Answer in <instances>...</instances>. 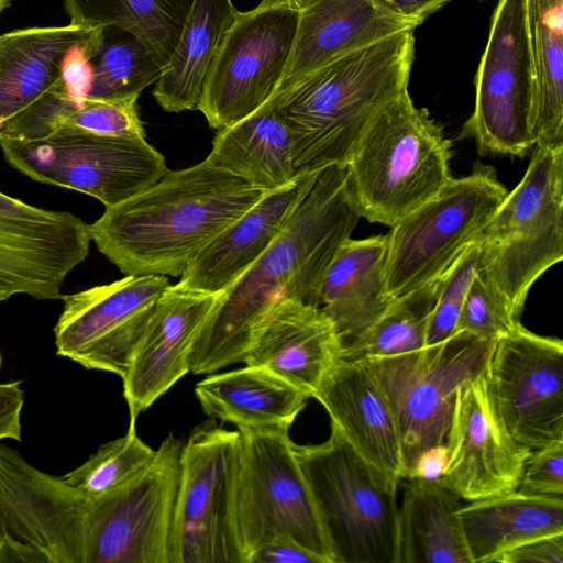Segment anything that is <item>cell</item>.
I'll return each mask as SVG.
<instances>
[{
	"mask_svg": "<svg viewBox=\"0 0 563 563\" xmlns=\"http://www.w3.org/2000/svg\"><path fill=\"white\" fill-rule=\"evenodd\" d=\"M361 214L345 165L318 170L285 229L227 291L189 355V372L211 374L242 362L255 332L283 299L319 307L323 275Z\"/></svg>",
	"mask_w": 563,
	"mask_h": 563,
	"instance_id": "obj_1",
	"label": "cell"
},
{
	"mask_svg": "<svg viewBox=\"0 0 563 563\" xmlns=\"http://www.w3.org/2000/svg\"><path fill=\"white\" fill-rule=\"evenodd\" d=\"M266 192L203 159L106 207L90 238L124 275L177 277Z\"/></svg>",
	"mask_w": 563,
	"mask_h": 563,
	"instance_id": "obj_2",
	"label": "cell"
},
{
	"mask_svg": "<svg viewBox=\"0 0 563 563\" xmlns=\"http://www.w3.org/2000/svg\"><path fill=\"white\" fill-rule=\"evenodd\" d=\"M413 31L342 56L268 100L287 123L296 175L346 165L375 115L408 90Z\"/></svg>",
	"mask_w": 563,
	"mask_h": 563,
	"instance_id": "obj_3",
	"label": "cell"
},
{
	"mask_svg": "<svg viewBox=\"0 0 563 563\" xmlns=\"http://www.w3.org/2000/svg\"><path fill=\"white\" fill-rule=\"evenodd\" d=\"M450 159L442 128L404 91L371 121L345 165L361 218L393 227L446 186Z\"/></svg>",
	"mask_w": 563,
	"mask_h": 563,
	"instance_id": "obj_4",
	"label": "cell"
},
{
	"mask_svg": "<svg viewBox=\"0 0 563 563\" xmlns=\"http://www.w3.org/2000/svg\"><path fill=\"white\" fill-rule=\"evenodd\" d=\"M474 243L477 272L520 318L532 285L563 258V146H534L522 179Z\"/></svg>",
	"mask_w": 563,
	"mask_h": 563,
	"instance_id": "obj_5",
	"label": "cell"
},
{
	"mask_svg": "<svg viewBox=\"0 0 563 563\" xmlns=\"http://www.w3.org/2000/svg\"><path fill=\"white\" fill-rule=\"evenodd\" d=\"M294 452L333 563H399L397 489L332 424L327 441L294 443Z\"/></svg>",
	"mask_w": 563,
	"mask_h": 563,
	"instance_id": "obj_6",
	"label": "cell"
},
{
	"mask_svg": "<svg viewBox=\"0 0 563 563\" xmlns=\"http://www.w3.org/2000/svg\"><path fill=\"white\" fill-rule=\"evenodd\" d=\"M495 341L455 332L417 351L361 358L393 411L404 478H411L427 451L444 444L455 393L485 371Z\"/></svg>",
	"mask_w": 563,
	"mask_h": 563,
	"instance_id": "obj_7",
	"label": "cell"
},
{
	"mask_svg": "<svg viewBox=\"0 0 563 563\" xmlns=\"http://www.w3.org/2000/svg\"><path fill=\"white\" fill-rule=\"evenodd\" d=\"M506 195L495 169L478 164L390 227L389 296L400 298L438 282L474 243Z\"/></svg>",
	"mask_w": 563,
	"mask_h": 563,
	"instance_id": "obj_8",
	"label": "cell"
},
{
	"mask_svg": "<svg viewBox=\"0 0 563 563\" xmlns=\"http://www.w3.org/2000/svg\"><path fill=\"white\" fill-rule=\"evenodd\" d=\"M240 432L197 427L183 444L170 563H245L238 526Z\"/></svg>",
	"mask_w": 563,
	"mask_h": 563,
	"instance_id": "obj_9",
	"label": "cell"
},
{
	"mask_svg": "<svg viewBox=\"0 0 563 563\" xmlns=\"http://www.w3.org/2000/svg\"><path fill=\"white\" fill-rule=\"evenodd\" d=\"M7 162L29 178L118 205L159 180L165 157L146 140L58 128L36 139L0 135Z\"/></svg>",
	"mask_w": 563,
	"mask_h": 563,
	"instance_id": "obj_10",
	"label": "cell"
},
{
	"mask_svg": "<svg viewBox=\"0 0 563 563\" xmlns=\"http://www.w3.org/2000/svg\"><path fill=\"white\" fill-rule=\"evenodd\" d=\"M288 426L239 428L238 526L249 555L266 540L290 538L333 563L312 496L294 452Z\"/></svg>",
	"mask_w": 563,
	"mask_h": 563,
	"instance_id": "obj_11",
	"label": "cell"
},
{
	"mask_svg": "<svg viewBox=\"0 0 563 563\" xmlns=\"http://www.w3.org/2000/svg\"><path fill=\"white\" fill-rule=\"evenodd\" d=\"M299 10L262 0L236 12L209 67L197 106L220 130L255 112L275 93L288 62Z\"/></svg>",
	"mask_w": 563,
	"mask_h": 563,
	"instance_id": "obj_12",
	"label": "cell"
},
{
	"mask_svg": "<svg viewBox=\"0 0 563 563\" xmlns=\"http://www.w3.org/2000/svg\"><path fill=\"white\" fill-rule=\"evenodd\" d=\"M533 73L527 0H498L461 135L482 155L522 156L534 146Z\"/></svg>",
	"mask_w": 563,
	"mask_h": 563,
	"instance_id": "obj_13",
	"label": "cell"
},
{
	"mask_svg": "<svg viewBox=\"0 0 563 563\" xmlns=\"http://www.w3.org/2000/svg\"><path fill=\"white\" fill-rule=\"evenodd\" d=\"M169 285L166 276L125 275L111 284L64 295L54 328L56 354L122 378Z\"/></svg>",
	"mask_w": 563,
	"mask_h": 563,
	"instance_id": "obj_14",
	"label": "cell"
},
{
	"mask_svg": "<svg viewBox=\"0 0 563 563\" xmlns=\"http://www.w3.org/2000/svg\"><path fill=\"white\" fill-rule=\"evenodd\" d=\"M495 408L512 438L536 450L563 439V342L521 323L497 339L485 367Z\"/></svg>",
	"mask_w": 563,
	"mask_h": 563,
	"instance_id": "obj_15",
	"label": "cell"
},
{
	"mask_svg": "<svg viewBox=\"0 0 563 563\" xmlns=\"http://www.w3.org/2000/svg\"><path fill=\"white\" fill-rule=\"evenodd\" d=\"M90 242L80 217L0 191V303L15 295L62 300L66 277L86 260Z\"/></svg>",
	"mask_w": 563,
	"mask_h": 563,
	"instance_id": "obj_16",
	"label": "cell"
},
{
	"mask_svg": "<svg viewBox=\"0 0 563 563\" xmlns=\"http://www.w3.org/2000/svg\"><path fill=\"white\" fill-rule=\"evenodd\" d=\"M183 442L169 433L131 479L100 497L92 563H170Z\"/></svg>",
	"mask_w": 563,
	"mask_h": 563,
	"instance_id": "obj_17",
	"label": "cell"
},
{
	"mask_svg": "<svg viewBox=\"0 0 563 563\" xmlns=\"http://www.w3.org/2000/svg\"><path fill=\"white\" fill-rule=\"evenodd\" d=\"M484 372L457 388L444 442L440 479L466 501L516 490L531 453L501 421Z\"/></svg>",
	"mask_w": 563,
	"mask_h": 563,
	"instance_id": "obj_18",
	"label": "cell"
},
{
	"mask_svg": "<svg viewBox=\"0 0 563 563\" xmlns=\"http://www.w3.org/2000/svg\"><path fill=\"white\" fill-rule=\"evenodd\" d=\"M223 297L177 285L163 292L122 377L130 423L189 373L190 352Z\"/></svg>",
	"mask_w": 563,
	"mask_h": 563,
	"instance_id": "obj_19",
	"label": "cell"
},
{
	"mask_svg": "<svg viewBox=\"0 0 563 563\" xmlns=\"http://www.w3.org/2000/svg\"><path fill=\"white\" fill-rule=\"evenodd\" d=\"M312 398L347 444L398 489L404 478L397 424L375 376L362 360L341 358Z\"/></svg>",
	"mask_w": 563,
	"mask_h": 563,
	"instance_id": "obj_20",
	"label": "cell"
},
{
	"mask_svg": "<svg viewBox=\"0 0 563 563\" xmlns=\"http://www.w3.org/2000/svg\"><path fill=\"white\" fill-rule=\"evenodd\" d=\"M343 349L340 332L320 307L283 299L262 321L242 363L264 367L312 398Z\"/></svg>",
	"mask_w": 563,
	"mask_h": 563,
	"instance_id": "obj_21",
	"label": "cell"
},
{
	"mask_svg": "<svg viewBox=\"0 0 563 563\" xmlns=\"http://www.w3.org/2000/svg\"><path fill=\"white\" fill-rule=\"evenodd\" d=\"M417 26L376 0H310L299 10L291 52L275 93L342 56Z\"/></svg>",
	"mask_w": 563,
	"mask_h": 563,
	"instance_id": "obj_22",
	"label": "cell"
},
{
	"mask_svg": "<svg viewBox=\"0 0 563 563\" xmlns=\"http://www.w3.org/2000/svg\"><path fill=\"white\" fill-rule=\"evenodd\" d=\"M316 173L299 175L289 185L267 191L196 256L176 285L209 294L227 292L285 229Z\"/></svg>",
	"mask_w": 563,
	"mask_h": 563,
	"instance_id": "obj_23",
	"label": "cell"
},
{
	"mask_svg": "<svg viewBox=\"0 0 563 563\" xmlns=\"http://www.w3.org/2000/svg\"><path fill=\"white\" fill-rule=\"evenodd\" d=\"M95 30L69 23L0 35V129L68 81V59Z\"/></svg>",
	"mask_w": 563,
	"mask_h": 563,
	"instance_id": "obj_24",
	"label": "cell"
},
{
	"mask_svg": "<svg viewBox=\"0 0 563 563\" xmlns=\"http://www.w3.org/2000/svg\"><path fill=\"white\" fill-rule=\"evenodd\" d=\"M388 234L346 240L329 264L319 307L344 343L368 329L394 299L387 290Z\"/></svg>",
	"mask_w": 563,
	"mask_h": 563,
	"instance_id": "obj_25",
	"label": "cell"
},
{
	"mask_svg": "<svg viewBox=\"0 0 563 563\" xmlns=\"http://www.w3.org/2000/svg\"><path fill=\"white\" fill-rule=\"evenodd\" d=\"M457 516L470 562H495L531 540L563 533V496L516 489L468 501Z\"/></svg>",
	"mask_w": 563,
	"mask_h": 563,
	"instance_id": "obj_26",
	"label": "cell"
},
{
	"mask_svg": "<svg viewBox=\"0 0 563 563\" xmlns=\"http://www.w3.org/2000/svg\"><path fill=\"white\" fill-rule=\"evenodd\" d=\"M205 159L265 191L283 188L298 177L290 130L268 101L249 117L218 130Z\"/></svg>",
	"mask_w": 563,
	"mask_h": 563,
	"instance_id": "obj_27",
	"label": "cell"
},
{
	"mask_svg": "<svg viewBox=\"0 0 563 563\" xmlns=\"http://www.w3.org/2000/svg\"><path fill=\"white\" fill-rule=\"evenodd\" d=\"M203 412L236 428L290 427L309 397L302 390L255 365L207 376L196 384Z\"/></svg>",
	"mask_w": 563,
	"mask_h": 563,
	"instance_id": "obj_28",
	"label": "cell"
},
{
	"mask_svg": "<svg viewBox=\"0 0 563 563\" xmlns=\"http://www.w3.org/2000/svg\"><path fill=\"white\" fill-rule=\"evenodd\" d=\"M236 12L232 0H192L152 91L161 108L167 112L197 109L209 67Z\"/></svg>",
	"mask_w": 563,
	"mask_h": 563,
	"instance_id": "obj_29",
	"label": "cell"
},
{
	"mask_svg": "<svg viewBox=\"0 0 563 563\" xmlns=\"http://www.w3.org/2000/svg\"><path fill=\"white\" fill-rule=\"evenodd\" d=\"M461 498L438 478H410L399 505V563H471Z\"/></svg>",
	"mask_w": 563,
	"mask_h": 563,
	"instance_id": "obj_30",
	"label": "cell"
},
{
	"mask_svg": "<svg viewBox=\"0 0 563 563\" xmlns=\"http://www.w3.org/2000/svg\"><path fill=\"white\" fill-rule=\"evenodd\" d=\"M534 146H563V0H527Z\"/></svg>",
	"mask_w": 563,
	"mask_h": 563,
	"instance_id": "obj_31",
	"label": "cell"
},
{
	"mask_svg": "<svg viewBox=\"0 0 563 563\" xmlns=\"http://www.w3.org/2000/svg\"><path fill=\"white\" fill-rule=\"evenodd\" d=\"M192 0H64L69 23L113 26L137 37L163 68L169 60Z\"/></svg>",
	"mask_w": 563,
	"mask_h": 563,
	"instance_id": "obj_32",
	"label": "cell"
},
{
	"mask_svg": "<svg viewBox=\"0 0 563 563\" xmlns=\"http://www.w3.org/2000/svg\"><path fill=\"white\" fill-rule=\"evenodd\" d=\"M89 63L85 98L140 97L157 81L163 69L137 37L113 26H102L97 52Z\"/></svg>",
	"mask_w": 563,
	"mask_h": 563,
	"instance_id": "obj_33",
	"label": "cell"
},
{
	"mask_svg": "<svg viewBox=\"0 0 563 563\" xmlns=\"http://www.w3.org/2000/svg\"><path fill=\"white\" fill-rule=\"evenodd\" d=\"M439 282V280H438ZM438 282L396 298L363 333L344 343L343 358L395 355L427 346Z\"/></svg>",
	"mask_w": 563,
	"mask_h": 563,
	"instance_id": "obj_34",
	"label": "cell"
},
{
	"mask_svg": "<svg viewBox=\"0 0 563 563\" xmlns=\"http://www.w3.org/2000/svg\"><path fill=\"white\" fill-rule=\"evenodd\" d=\"M154 454L155 450L137 435L135 423H130L125 435L99 446L63 478L90 496H103L131 479Z\"/></svg>",
	"mask_w": 563,
	"mask_h": 563,
	"instance_id": "obj_35",
	"label": "cell"
},
{
	"mask_svg": "<svg viewBox=\"0 0 563 563\" xmlns=\"http://www.w3.org/2000/svg\"><path fill=\"white\" fill-rule=\"evenodd\" d=\"M478 249L471 244L438 282L427 334V345L438 344L455 333L456 323L477 272Z\"/></svg>",
	"mask_w": 563,
	"mask_h": 563,
	"instance_id": "obj_36",
	"label": "cell"
},
{
	"mask_svg": "<svg viewBox=\"0 0 563 563\" xmlns=\"http://www.w3.org/2000/svg\"><path fill=\"white\" fill-rule=\"evenodd\" d=\"M520 318L492 284L476 272L467 290L455 332L483 340H497L512 332Z\"/></svg>",
	"mask_w": 563,
	"mask_h": 563,
	"instance_id": "obj_37",
	"label": "cell"
},
{
	"mask_svg": "<svg viewBox=\"0 0 563 563\" xmlns=\"http://www.w3.org/2000/svg\"><path fill=\"white\" fill-rule=\"evenodd\" d=\"M517 489L531 495L563 496V439L531 450Z\"/></svg>",
	"mask_w": 563,
	"mask_h": 563,
	"instance_id": "obj_38",
	"label": "cell"
},
{
	"mask_svg": "<svg viewBox=\"0 0 563 563\" xmlns=\"http://www.w3.org/2000/svg\"><path fill=\"white\" fill-rule=\"evenodd\" d=\"M247 563H325V561L295 540L273 537L249 555Z\"/></svg>",
	"mask_w": 563,
	"mask_h": 563,
	"instance_id": "obj_39",
	"label": "cell"
},
{
	"mask_svg": "<svg viewBox=\"0 0 563 563\" xmlns=\"http://www.w3.org/2000/svg\"><path fill=\"white\" fill-rule=\"evenodd\" d=\"M499 563H563V533L523 543L495 560Z\"/></svg>",
	"mask_w": 563,
	"mask_h": 563,
	"instance_id": "obj_40",
	"label": "cell"
},
{
	"mask_svg": "<svg viewBox=\"0 0 563 563\" xmlns=\"http://www.w3.org/2000/svg\"><path fill=\"white\" fill-rule=\"evenodd\" d=\"M24 400L22 380L0 384V441H21V412Z\"/></svg>",
	"mask_w": 563,
	"mask_h": 563,
	"instance_id": "obj_41",
	"label": "cell"
},
{
	"mask_svg": "<svg viewBox=\"0 0 563 563\" xmlns=\"http://www.w3.org/2000/svg\"><path fill=\"white\" fill-rule=\"evenodd\" d=\"M395 14L418 26L432 13L452 0H376Z\"/></svg>",
	"mask_w": 563,
	"mask_h": 563,
	"instance_id": "obj_42",
	"label": "cell"
},
{
	"mask_svg": "<svg viewBox=\"0 0 563 563\" xmlns=\"http://www.w3.org/2000/svg\"><path fill=\"white\" fill-rule=\"evenodd\" d=\"M24 562L47 563L46 559L33 547L10 537H0V563Z\"/></svg>",
	"mask_w": 563,
	"mask_h": 563,
	"instance_id": "obj_43",
	"label": "cell"
},
{
	"mask_svg": "<svg viewBox=\"0 0 563 563\" xmlns=\"http://www.w3.org/2000/svg\"><path fill=\"white\" fill-rule=\"evenodd\" d=\"M446 461L444 444L427 451L418 461L411 478H438ZM410 479V478H409Z\"/></svg>",
	"mask_w": 563,
	"mask_h": 563,
	"instance_id": "obj_44",
	"label": "cell"
},
{
	"mask_svg": "<svg viewBox=\"0 0 563 563\" xmlns=\"http://www.w3.org/2000/svg\"><path fill=\"white\" fill-rule=\"evenodd\" d=\"M283 1L297 10H301L310 0H283Z\"/></svg>",
	"mask_w": 563,
	"mask_h": 563,
	"instance_id": "obj_45",
	"label": "cell"
},
{
	"mask_svg": "<svg viewBox=\"0 0 563 563\" xmlns=\"http://www.w3.org/2000/svg\"><path fill=\"white\" fill-rule=\"evenodd\" d=\"M11 3V0H0V16L4 9H7Z\"/></svg>",
	"mask_w": 563,
	"mask_h": 563,
	"instance_id": "obj_46",
	"label": "cell"
},
{
	"mask_svg": "<svg viewBox=\"0 0 563 563\" xmlns=\"http://www.w3.org/2000/svg\"><path fill=\"white\" fill-rule=\"evenodd\" d=\"M0 365H1V355H0Z\"/></svg>",
	"mask_w": 563,
	"mask_h": 563,
	"instance_id": "obj_47",
	"label": "cell"
}]
</instances>
